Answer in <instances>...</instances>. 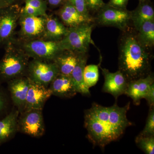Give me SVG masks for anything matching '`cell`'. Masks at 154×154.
<instances>
[{
	"mask_svg": "<svg viewBox=\"0 0 154 154\" xmlns=\"http://www.w3.org/2000/svg\"><path fill=\"white\" fill-rule=\"evenodd\" d=\"M130 102L120 107L115 103L105 107L96 102L84 112V126L87 129V138L94 146L103 149L112 142L122 137L127 128L132 125L128 119L127 113Z\"/></svg>",
	"mask_w": 154,
	"mask_h": 154,
	"instance_id": "cell-1",
	"label": "cell"
},
{
	"mask_svg": "<svg viewBox=\"0 0 154 154\" xmlns=\"http://www.w3.org/2000/svg\"><path fill=\"white\" fill-rule=\"evenodd\" d=\"M124 33L119 43V70L128 82L144 78L152 72V55L139 43L136 34L128 30Z\"/></svg>",
	"mask_w": 154,
	"mask_h": 154,
	"instance_id": "cell-2",
	"label": "cell"
},
{
	"mask_svg": "<svg viewBox=\"0 0 154 154\" xmlns=\"http://www.w3.org/2000/svg\"><path fill=\"white\" fill-rule=\"evenodd\" d=\"M5 53L0 60V81L7 82L26 76L30 58L17 39L5 46Z\"/></svg>",
	"mask_w": 154,
	"mask_h": 154,
	"instance_id": "cell-3",
	"label": "cell"
},
{
	"mask_svg": "<svg viewBox=\"0 0 154 154\" xmlns=\"http://www.w3.org/2000/svg\"><path fill=\"white\" fill-rule=\"evenodd\" d=\"M94 26V23H92L68 28L67 34L59 41L62 49L79 54L88 53Z\"/></svg>",
	"mask_w": 154,
	"mask_h": 154,
	"instance_id": "cell-4",
	"label": "cell"
},
{
	"mask_svg": "<svg viewBox=\"0 0 154 154\" xmlns=\"http://www.w3.org/2000/svg\"><path fill=\"white\" fill-rule=\"evenodd\" d=\"M23 50L29 57L35 59L53 61L62 49L59 41L36 39L22 41L17 39Z\"/></svg>",
	"mask_w": 154,
	"mask_h": 154,
	"instance_id": "cell-5",
	"label": "cell"
},
{
	"mask_svg": "<svg viewBox=\"0 0 154 154\" xmlns=\"http://www.w3.org/2000/svg\"><path fill=\"white\" fill-rule=\"evenodd\" d=\"M97 13L94 19L99 25L116 27L123 32L128 30L131 11L127 9L117 8L105 4Z\"/></svg>",
	"mask_w": 154,
	"mask_h": 154,
	"instance_id": "cell-6",
	"label": "cell"
},
{
	"mask_svg": "<svg viewBox=\"0 0 154 154\" xmlns=\"http://www.w3.org/2000/svg\"><path fill=\"white\" fill-rule=\"evenodd\" d=\"M59 74L57 67L53 61L32 59L28 64L26 76L33 82L48 87Z\"/></svg>",
	"mask_w": 154,
	"mask_h": 154,
	"instance_id": "cell-7",
	"label": "cell"
},
{
	"mask_svg": "<svg viewBox=\"0 0 154 154\" xmlns=\"http://www.w3.org/2000/svg\"><path fill=\"white\" fill-rule=\"evenodd\" d=\"M21 8L17 5L9 6L0 11V46L14 41L19 24Z\"/></svg>",
	"mask_w": 154,
	"mask_h": 154,
	"instance_id": "cell-8",
	"label": "cell"
},
{
	"mask_svg": "<svg viewBox=\"0 0 154 154\" xmlns=\"http://www.w3.org/2000/svg\"><path fill=\"white\" fill-rule=\"evenodd\" d=\"M42 109L23 110L19 116L18 131L33 137H39L45 132Z\"/></svg>",
	"mask_w": 154,
	"mask_h": 154,
	"instance_id": "cell-9",
	"label": "cell"
},
{
	"mask_svg": "<svg viewBox=\"0 0 154 154\" xmlns=\"http://www.w3.org/2000/svg\"><path fill=\"white\" fill-rule=\"evenodd\" d=\"M45 17V16H28L21 13L19 21L20 38L18 39L25 41L42 39L44 32Z\"/></svg>",
	"mask_w": 154,
	"mask_h": 154,
	"instance_id": "cell-10",
	"label": "cell"
},
{
	"mask_svg": "<svg viewBox=\"0 0 154 154\" xmlns=\"http://www.w3.org/2000/svg\"><path fill=\"white\" fill-rule=\"evenodd\" d=\"M99 67L102 70L105 79L102 92L112 95L116 102L119 96L125 94L129 82L119 70L115 72H111L107 69L102 68L100 66Z\"/></svg>",
	"mask_w": 154,
	"mask_h": 154,
	"instance_id": "cell-11",
	"label": "cell"
},
{
	"mask_svg": "<svg viewBox=\"0 0 154 154\" xmlns=\"http://www.w3.org/2000/svg\"><path fill=\"white\" fill-rule=\"evenodd\" d=\"M8 83L12 101L21 113L25 109L30 80L25 76L11 80Z\"/></svg>",
	"mask_w": 154,
	"mask_h": 154,
	"instance_id": "cell-12",
	"label": "cell"
},
{
	"mask_svg": "<svg viewBox=\"0 0 154 154\" xmlns=\"http://www.w3.org/2000/svg\"><path fill=\"white\" fill-rule=\"evenodd\" d=\"M52 95L48 87L36 84L30 80L24 110L30 109H42L45 102Z\"/></svg>",
	"mask_w": 154,
	"mask_h": 154,
	"instance_id": "cell-13",
	"label": "cell"
},
{
	"mask_svg": "<svg viewBox=\"0 0 154 154\" xmlns=\"http://www.w3.org/2000/svg\"><path fill=\"white\" fill-rule=\"evenodd\" d=\"M60 21L68 28L94 23L95 19L81 14L68 0L58 12Z\"/></svg>",
	"mask_w": 154,
	"mask_h": 154,
	"instance_id": "cell-14",
	"label": "cell"
},
{
	"mask_svg": "<svg viewBox=\"0 0 154 154\" xmlns=\"http://www.w3.org/2000/svg\"><path fill=\"white\" fill-rule=\"evenodd\" d=\"M153 83L152 72L144 78L130 81L125 95L132 99L134 105H139L141 100L144 99L150 86Z\"/></svg>",
	"mask_w": 154,
	"mask_h": 154,
	"instance_id": "cell-15",
	"label": "cell"
},
{
	"mask_svg": "<svg viewBox=\"0 0 154 154\" xmlns=\"http://www.w3.org/2000/svg\"><path fill=\"white\" fill-rule=\"evenodd\" d=\"M52 95L63 98H71L76 95V89L71 76L59 74L50 84Z\"/></svg>",
	"mask_w": 154,
	"mask_h": 154,
	"instance_id": "cell-16",
	"label": "cell"
},
{
	"mask_svg": "<svg viewBox=\"0 0 154 154\" xmlns=\"http://www.w3.org/2000/svg\"><path fill=\"white\" fill-rule=\"evenodd\" d=\"M69 28L56 17L45 16L44 34L42 39L51 41H60L68 32Z\"/></svg>",
	"mask_w": 154,
	"mask_h": 154,
	"instance_id": "cell-17",
	"label": "cell"
},
{
	"mask_svg": "<svg viewBox=\"0 0 154 154\" xmlns=\"http://www.w3.org/2000/svg\"><path fill=\"white\" fill-rule=\"evenodd\" d=\"M81 54L63 50L53 60L60 74L71 76Z\"/></svg>",
	"mask_w": 154,
	"mask_h": 154,
	"instance_id": "cell-18",
	"label": "cell"
},
{
	"mask_svg": "<svg viewBox=\"0 0 154 154\" xmlns=\"http://www.w3.org/2000/svg\"><path fill=\"white\" fill-rule=\"evenodd\" d=\"M151 20H154V10L150 0L139 2L136 8L131 11V22L137 31L145 22Z\"/></svg>",
	"mask_w": 154,
	"mask_h": 154,
	"instance_id": "cell-19",
	"label": "cell"
},
{
	"mask_svg": "<svg viewBox=\"0 0 154 154\" xmlns=\"http://www.w3.org/2000/svg\"><path fill=\"white\" fill-rule=\"evenodd\" d=\"M19 114V110H14L0 120V145L11 139L18 131Z\"/></svg>",
	"mask_w": 154,
	"mask_h": 154,
	"instance_id": "cell-20",
	"label": "cell"
},
{
	"mask_svg": "<svg viewBox=\"0 0 154 154\" xmlns=\"http://www.w3.org/2000/svg\"><path fill=\"white\" fill-rule=\"evenodd\" d=\"M88 60V53L81 54L76 65L72 72V79L74 84L78 93L90 96L89 89L87 88L84 80V70Z\"/></svg>",
	"mask_w": 154,
	"mask_h": 154,
	"instance_id": "cell-21",
	"label": "cell"
},
{
	"mask_svg": "<svg viewBox=\"0 0 154 154\" xmlns=\"http://www.w3.org/2000/svg\"><path fill=\"white\" fill-rule=\"evenodd\" d=\"M137 32V38L143 46L148 49L154 47V20L145 22Z\"/></svg>",
	"mask_w": 154,
	"mask_h": 154,
	"instance_id": "cell-22",
	"label": "cell"
},
{
	"mask_svg": "<svg viewBox=\"0 0 154 154\" xmlns=\"http://www.w3.org/2000/svg\"><path fill=\"white\" fill-rule=\"evenodd\" d=\"M100 65L90 64L86 65L84 70V80L88 89L96 85L99 79Z\"/></svg>",
	"mask_w": 154,
	"mask_h": 154,
	"instance_id": "cell-23",
	"label": "cell"
},
{
	"mask_svg": "<svg viewBox=\"0 0 154 154\" xmlns=\"http://www.w3.org/2000/svg\"><path fill=\"white\" fill-rule=\"evenodd\" d=\"M135 143L145 153L154 154V135L142 136L138 135L136 137Z\"/></svg>",
	"mask_w": 154,
	"mask_h": 154,
	"instance_id": "cell-24",
	"label": "cell"
},
{
	"mask_svg": "<svg viewBox=\"0 0 154 154\" xmlns=\"http://www.w3.org/2000/svg\"><path fill=\"white\" fill-rule=\"evenodd\" d=\"M138 135L142 136L154 135V106L149 107L145 126Z\"/></svg>",
	"mask_w": 154,
	"mask_h": 154,
	"instance_id": "cell-25",
	"label": "cell"
},
{
	"mask_svg": "<svg viewBox=\"0 0 154 154\" xmlns=\"http://www.w3.org/2000/svg\"><path fill=\"white\" fill-rule=\"evenodd\" d=\"M69 2L78 10L81 14L88 18H93L88 11L87 6V0H68Z\"/></svg>",
	"mask_w": 154,
	"mask_h": 154,
	"instance_id": "cell-26",
	"label": "cell"
},
{
	"mask_svg": "<svg viewBox=\"0 0 154 154\" xmlns=\"http://www.w3.org/2000/svg\"><path fill=\"white\" fill-rule=\"evenodd\" d=\"M21 13L24 15L34 17H45L47 15L32 6L25 4V7L21 8Z\"/></svg>",
	"mask_w": 154,
	"mask_h": 154,
	"instance_id": "cell-27",
	"label": "cell"
},
{
	"mask_svg": "<svg viewBox=\"0 0 154 154\" xmlns=\"http://www.w3.org/2000/svg\"><path fill=\"white\" fill-rule=\"evenodd\" d=\"M105 4L103 0H87V8L90 13H97Z\"/></svg>",
	"mask_w": 154,
	"mask_h": 154,
	"instance_id": "cell-28",
	"label": "cell"
},
{
	"mask_svg": "<svg viewBox=\"0 0 154 154\" xmlns=\"http://www.w3.org/2000/svg\"><path fill=\"white\" fill-rule=\"evenodd\" d=\"M25 4L32 6L46 14L47 4L43 0H25Z\"/></svg>",
	"mask_w": 154,
	"mask_h": 154,
	"instance_id": "cell-29",
	"label": "cell"
},
{
	"mask_svg": "<svg viewBox=\"0 0 154 154\" xmlns=\"http://www.w3.org/2000/svg\"><path fill=\"white\" fill-rule=\"evenodd\" d=\"M144 99L146 100L149 107L154 106V83L150 86Z\"/></svg>",
	"mask_w": 154,
	"mask_h": 154,
	"instance_id": "cell-30",
	"label": "cell"
},
{
	"mask_svg": "<svg viewBox=\"0 0 154 154\" xmlns=\"http://www.w3.org/2000/svg\"><path fill=\"white\" fill-rule=\"evenodd\" d=\"M129 0H109L107 5L117 8L125 9Z\"/></svg>",
	"mask_w": 154,
	"mask_h": 154,
	"instance_id": "cell-31",
	"label": "cell"
},
{
	"mask_svg": "<svg viewBox=\"0 0 154 154\" xmlns=\"http://www.w3.org/2000/svg\"><path fill=\"white\" fill-rule=\"evenodd\" d=\"M6 105V99L2 91L0 89V113L5 109Z\"/></svg>",
	"mask_w": 154,
	"mask_h": 154,
	"instance_id": "cell-32",
	"label": "cell"
},
{
	"mask_svg": "<svg viewBox=\"0 0 154 154\" xmlns=\"http://www.w3.org/2000/svg\"><path fill=\"white\" fill-rule=\"evenodd\" d=\"M48 4L51 6L57 7L64 4L68 0H47Z\"/></svg>",
	"mask_w": 154,
	"mask_h": 154,
	"instance_id": "cell-33",
	"label": "cell"
},
{
	"mask_svg": "<svg viewBox=\"0 0 154 154\" xmlns=\"http://www.w3.org/2000/svg\"><path fill=\"white\" fill-rule=\"evenodd\" d=\"M8 6L13 5L18 0H2Z\"/></svg>",
	"mask_w": 154,
	"mask_h": 154,
	"instance_id": "cell-34",
	"label": "cell"
},
{
	"mask_svg": "<svg viewBox=\"0 0 154 154\" xmlns=\"http://www.w3.org/2000/svg\"><path fill=\"white\" fill-rule=\"evenodd\" d=\"M8 5L6 4L4 1L2 0H0V11L4 8H6V7H8Z\"/></svg>",
	"mask_w": 154,
	"mask_h": 154,
	"instance_id": "cell-35",
	"label": "cell"
},
{
	"mask_svg": "<svg viewBox=\"0 0 154 154\" xmlns=\"http://www.w3.org/2000/svg\"><path fill=\"white\" fill-rule=\"evenodd\" d=\"M148 1V0H139V2H142V1Z\"/></svg>",
	"mask_w": 154,
	"mask_h": 154,
	"instance_id": "cell-36",
	"label": "cell"
}]
</instances>
